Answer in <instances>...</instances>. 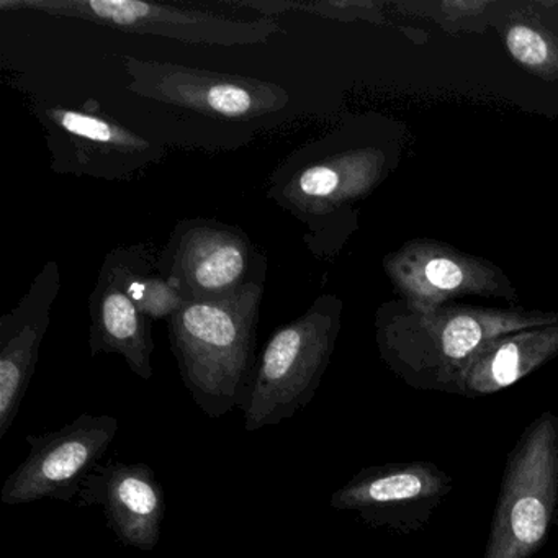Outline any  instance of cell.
<instances>
[{"mask_svg": "<svg viewBox=\"0 0 558 558\" xmlns=\"http://www.w3.org/2000/svg\"><path fill=\"white\" fill-rule=\"evenodd\" d=\"M557 323L558 312L462 303L417 308L398 299L378 308L375 341L381 361L408 387L444 393L457 372L489 339Z\"/></svg>", "mask_w": 558, "mask_h": 558, "instance_id": "cell-1", "label": "cell"}, {"mask_svg": "<svg viewBox=\"0 0 558 558\" xmlns=\"http://www.w3.org/2000/svg\"><path fill=\"white\" fill-rule=\"evenodd\" d=\"M263 296L264 282H254L230 295L185 300L169 319L179 374L207 416H225L246 401Z\"/></svg>", "mask_w": 558, "mask_h": 558, "instance_id": "cell-2", "label": "cell"}, {"mask_svg": "<svg viewBox=\"0 0 558 558\" xmlns=\"http://www.w3.org/2000/svg\"><path fill=\"white\" fill-rule=\"evenodd\" d=\"M341 313L338 296L323 295L272 332L241 408L247 433L279 426L312 403L341 331Z\"/></svg>", "mask_w": 558, "mask_h": 558, "instance_id": "cell-3", "label": "cell"}, {"mask_svg": "<svg viewBox=\"0 0 558 558\" xmlns=\"http://www.w3.org/2000/svg\"><path fill=\"white\" fill-rule=\"evenodd\" d=\"M558 518V407L525 426L509 452L483 558H532Z\"/></svg>", "mask_w": 558, "mask_h": 558, "instance_id": "cell-4", "label": "cell"}, {"mask_svg": "<svg viewBox=\"0 0 558 558\" xmlns=\"http://www.w3.org/2000/svg\"><path fill=\"white\" fill-rule=\"evenodd\" d=\"M4 11H35L54 17L93 22L129 34L153 35L184 44L250 47L282 34L270 17L241 21L218 12L140 0H2Z\"/></svg>", "mask_w": 558, "mask_h": 558, "instance_id": "cell-5", "label": "cell"}, {"mask_svg": "<svg viewBox=\"0 0 558 558\" xmlns=\"http://www.w3.org/2000/svg\"><path fill=\"white\" fill-rule=\"evenodd\" d=\"M387 174V156L374 146L325 153L319 143L299 149L279 168L269 197L318 238L332 215L371 194Z\"/></svg>", "mask_w": 558, "mask_h": 558, "instance_id": "cell-6", "label": "cell"}, {"mask_svg": "<svg viewBox=\"0 0 558 558\" xmlns=\"http://www.w3.org/2000/svg\"><path fill=\"white\" fill-rule=\"evenodd\" d=\"M159 276L185 300L230 295L266 280V257L244 231L207 218L179 221L158 253Z\"/></svg>", "mask_w": 558, "mask_h": 558, "instance_id": "cell-7", "label": "cell"}, {"mask_svg": "<svg viewBox=\"0 0 558 558\" xmlns=\"http://www.w3.org/2000/svg\"><path fill=\"white\" fill-rule=\"evenodd\" d=\"M123 64L130 77L129 89L136 96L207 119L225 122L269 119L290 102L283 87L253 77L130 57Z\"/></svg>", "mask_w": 558, "mask_h": 558, "instance_id": "cell-8", "label": "cell"}, {"mask_svg": "<svg viewBox=\"0 0 558 558\" xmlns=\"http://www.w3.org/2000/svg\"><path fill=\"white\" fill-rule=\"evenodd\" d=\"M117 433V417L84 413L53 433L31 434L27 436L31 453L5 480L0 489V502L31 505L45 498L73 501L89 473L106 456Z\"/></svg>", "mask_w": 558, "mask_h": 558, "instance_id": "cell-9", "label": "cell"}, {"mask_svg": "<svg viewBox=\"0 0 558 558\" xmlns=\"http://www.w3.org/2000/svg\"><path fill=\"white\" fill-rule=\"evenodd\" d=\"M453 480L433 462L365 466L332 493L329 505L372 527L397 534L421 531L452 492Z\"/></svg>", "mask_w": 558, "mask_h": 558, "instance_id": "cell-10", "label": "cell"}, {"mask_svg": "<svg viewBox=\"0 0 558 558\" xmlns=\"http://www.w3.org/2000/svg\"><path fill=\"white\" fill-rule=\"evenodd\" d=\"M384 269L400 300L417 308H437L463 296L519 300L496 264L426 238L387 254Z\"/></svg>", "mask_w": 558, "mask_h": 558, "instance_id": "cell-11", "label": "cell"}, {"mask_svg": "<svg viewBox=\"0 0 558 558\" xmlns=\"http://www.w3.org/2000/svg\"><path fill=\"white\" fill-rule=\"evenodd\" d=\"M51 168L63 174L123 181L161 161L165 149L94 113L73 109H41Z\"/></svg>", "mask_w": 558, "mask_h": 558, "instance_id": "cell-12", "label": "cell"}, {"mask_svg": "<svg viewBox=\"0 0 558 558\" xmlns=\"http://www.w3.org/2000/svg\"><path fill=\"white\" fill-rule=\"evenodd\" d=\"M60 287V267L50 260L19 305L0 319V439L14 426L31 387Z\"/></svg>", "mask_w": 558, "mask_h": 558, "instance_id": "cell-13", "label": "cell"}, {"mask_svg": "<svg viewBox=\"0 0 558 558\" xmlns=\"http://www.w3.org/2000/svg\"><path fill=\"white\" fill-rule=\"evenodd\" d=\"M77 506H100L126 547L155 550L165 519V489L148 463H99L84 482Z\"/></svg>", "mask_w": 558, "mask_h": 558, "instance_id": "cell-14", "label": "cell"}, {"mask_svg": "<svg viewBox=\"0 0 558 558\" xmlns=\"http://www.w3.org/2000/svg\"><path fill=\"white\" fill-rule=\"evenodd\" d=\"M135 246L117 247L104 259L89 299L90 355L119 354L142 380L153 377L155 342L146 318L126 292Z\"/></svg>", "mask_w": 558, "mask_h": 558, "instance_id": "cell-15", "label": "cell"}, {"mask_svg": "<svg viewBox=\"0 0 558 558\" xmlns=\"http://www.w3.org/2000/svg\"><path fill=\"white\" fill-rule=\"evenodd\" d=\"M557 357L558 323L508 332L485 342L457 372L444 393L470 400L489 397Z\"/></svg>", "mask_w": 558, "mask_h": 558, "instance_id": "cell-16", "label": "cell"}, {"mask_svg": "<svg viewBox=\"0 0 558 558\" xmlns=\"http://www.w3.org/2000/svg\"><path fill=\"white\" fill-rule=\"evenodd\" d=\"M506 47L521 66L541 76H557L558 41L544 28L514 24L506 32Z\"/></svg>", "mask_w": 558, "mask_h": 558, "instance_id": "cell-17", "label": "cell"}, {"mask_svg": "<svg viewBox=\"0 0 558 558\" xmlns=\"http://www.w3.org/2000/svg\"><path fill=\"white\" fill-rule=\"evenodd\" d=\"M557 525H558V518H557Z\"/></svg>", "mask_w": 558, "mask_h": 558, "instance_id": "cell-18", "label": "cell"}]
</instances>
